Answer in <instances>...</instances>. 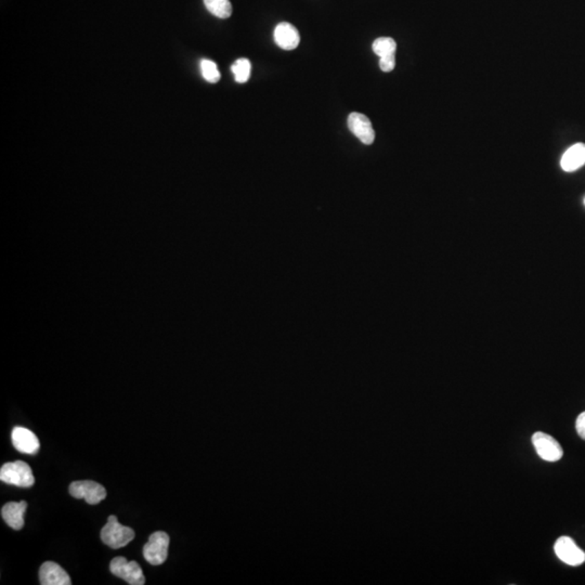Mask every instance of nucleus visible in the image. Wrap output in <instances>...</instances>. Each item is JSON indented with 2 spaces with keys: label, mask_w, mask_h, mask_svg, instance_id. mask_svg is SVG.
I'll return each instance as SVG.
<instances>
[{
  "label": "nucleus",
  "mask_w": 585,
  "mask_h": 585,
  "mask_svg": "<svg viewBox=\"0 0 585 585\" xmlns=\"http://www.w3.org/2000/svg\"><path fill=\"white\" fill-rule=\"evenodd\" d=\"M135 539V531L130 527L121 525L117 516H110L106 525L101 530V540L112 548L126 546Z\"/></svg>",
  "instance_id": "obj_1"
},
{
  "label": "nucleus",
  "mask_w": 585,
  "mask_h": 585,
  "mask_svg": "<svg viewBox=\"0 0 585 585\" xmlns=\"http://www.w3.org/2000/svg\"><path fill=\"white\" fill-rule=\"evenodd\" d=\"M0 480L5 484L22 488L32 487L35 482L30 465L22 461L3 464L0 469Z\"/></svg>",
  "instance_id": "obj_2"
},
{
  "label": "nucleus",
  "mask_w": 585,
  "mask_h": 585,
  "mask_svg": "<svg viewBox=\"0 0 585 585\" xmlns=\"http://www.w3.org/2000/svg\"><path fill=\"white\" fill-rule=\"evenodd\" d=\"M169 535L164 531H157L150 535L149 542L143 546V556L153 566L161 565L168 556Z\"/></svg>",
  "instance_id": "obj_3"
},
{
  "label": "nucleus",
  "mask_w": 585,
  "mask_h": 585,
  "mask_svg": "<svg viewBox=\"0 0 585 585\" xmlns=\"http://www.w3.org/2000/svg\"><path fill=\"white\" fill-rule=\"evenodd\" d=\"M110 571L129 584L143 585L146 583L141 567L134 560L129 562L125 557H115L110 564Z\"/></svg>",
  "instance_id": "obj_4"
},
{
  "label": "nucleus",
  "mask_w": 585,
  "mask_h": 585,
  "mask_svg": "<svg viewBox=\"0 0 585 585\" xmlns=\"http://www.w3.org/2000/svg\"><path fill=\"white\" fill-rule=\"evenodd\" d=\"M68 491L72 497L83 499L90 505L98 504L106 497V490L103 486L91 480L72 482Z\"/></svg>",
  "instance_id": "obj_5"
},
{
  "label": "nucleus",
  "mask_w": 585,
  "mask_h": 585,
  "mask_svg": "<svg viewBox=\"0 0 585 585\" xmlns=\"http://www.w3.org/2000/svg\"><path fill=\"white\" fill-rule=\"evenodd\" d=\"M533 444L541 459L546 462H557L564 457V450L555 438L545 433H535Z\"/></svg>",
  "instance_id": "obj_6"
},
{
  "label": "nucleus",
  "mask_w": 585,
  "mask_h": 585,
  "mask_svg": "<svg viewBox=\"0 0 585 585\" xmlns=\"http://www.w3.org/2000/svg\"><path fill=\"white\" fill-rule=\"evenodd\" d=\"M554 551H555L556 556L567 565L577 567V566L582 565L585 562L584 551L581 550L571 537H558L554 545Z\"/></svg>",
  "instance_id": "obj_7"
},
{
  "label": "nucleus",
  "mask_w": 585,
  "mask_h": 585,
  "mask_svg": "<svg viewBox=\"0 0 585 585\" xmlns=\"http://www.w3.org/2000/svg\"><path fill=\"white\" fill-rule=\"evenodd\" d=\"M348 127L349 130L366 146L373 143L375 140V132L371 121L364 114L351 113L348 117Z\"/></svg>",
  "instance_id": "obj_8"
},
{
  "label": "nucleus",
  "mask_w": 585,
  "mask_h": 585,
  "mask_svg": "<svg viewBox=\"0 0 585 585\" xmlns=\"http://www.w3.org/2000/svg\"><path fill=\"white\" fill-rule=\"evenodd\" d=\"M11 439L13 446L21 453L36 454L41 448L37 436L32 430L24 427H14Z\"/></svg>",
  "instance_id": "obj_9"
},
{
  "label": "nucleus",
  "mask_w": 585,
  "mask_h": 585,
  "mask_svg": "<svg viewBox=\"0 0 585 585\" xmlns=\"http://www.w3.org/2000/svg\"><path fill=\"white\" fill-rule=\"evenodd\" d=\"M39 581L41 585H70L71 578L63 568L53 562H46L39 569Z\"/></svg>",
  "instance_id": "obj_10"
},
{
  "label": "nucleus",
  "mask_w": 585,
  "mask_h": 585,
  "mask_svg": "<svg viewBox=\"0 0 585 585\" xmlns=\"http://www.w3.org/2000/svg\"><path fill=\"white\" fill-rule=\"evenodd\" d=\"M275 41L283 50H294L300 43V35L297 28L290 23L282 22L275 28Z\"/></svg>",
  "instance_id": "obj_11"
},
{
  "label": "nucleus",
  "mask_w": 585,
  "mask_h": 585,
  "mask_svg": "<svg viewBox=\"0 0 585 585\" xmlns=\"http://www.w3.org/2000/svg\"><path fill=\"white\" fill-rule=\"evenodd\" d=\"M28 508V502H9L1 508V517L9 527L20 530L24 527V514Z\"/></svg>",
  "instance_id": "obj_12"
},
{
  "label": "nucleus",
  "mask_w": 585,
  "mask_h": 585,
  "mask_svg": "<svg viewBox=\"0 0 585 585\" xmlns=\"http://www.w3.org/2000/svg\"><path fill=\"white\" fill-rule=\"evenodd\" d=\"M585 165V144L575 143L564 153L560 166L567 172H575Z\"/></svg>",
  "instance_id": "obj_13"
},
{
  "label": "nucleus",
  "mask_w": 585,
  "mask_h": 585,
  "mask_svg": "<svg viewBox=\"0 0 585 585\" xmlns=\"http://www.w3.org/2000/svg\"><path fill=\"white\" fill-rule=\"evenodd\" d=\"M205 7L212 15L219 19H228L232 14L230 0H204Z\"/></svg>",
  "instance_id": "obj_14"
},
{
  "label": "nucleus",
  "mask_w": 585,
  "mask_h": 585,
  "mask_svg": "<svg viewBox=\"0 0 585 585\" xmlns=\"http://www.w3.org/2000/svg\"><path fill=\"white\" fill-rule=\"evenodd\" d=\"M397 43L390 37L377 38L373 43V51L379 58L390 54H396Z\"/></svg>",
  "instance_id": "obj_15"
},
{
  "label": "nucleus",
  "mask_w": 585,
  "mask_h": 585,
  "mask_svg": "<svg viewBox=\"0 0 585 585\" xmlns=\"http://www.w3.org/2000/svg\"><path fill=\"white\" fill-rule=\"evenodd\" d=\"M250 68H252V66H250V60H248V59L242 58L235 61L231 70H232L237 83H246L250 79Z\"/></svg>",
  "instance_id": "obj_16"
},
{
  "label": "nucleus",
  "mask_w": 585,
  "mask_h": 585,
  "mask_svg": "<svg viewBox=\"0 0 585 585\" xmlns=\"http://www.w3.org/2000/svg\"><path fill=\"white\" fill-rule=\"evenodd\" d=\"M201 71H202L203 77L206 79L208 83H217L220 79V73L218 71L217 64L210 60L201 61Z\"/></svg>",
  "instance_id": "obj_17"
},
{
  "label": "nucleus",
  "mask_w": 585,
  "mask_h": 585,
  "mask_svg": "<svg viewBox=\"0 0 585 585\" xmlns=\"http://www.w3.org/2000/svg\"><path fill=\"white\" fill-rule=\"evenodd\" d=\"M396 54H390V56H385L379 58V68L381 71L388 72L393 71L396 66Z\"/></svg>",
  "instance_id": "obj_18"
},
{
  "label": "nucleus",
  "mask_w": 585,
  "mask_h": 585,
  "mask_svg": "<svg viewBox=\"0 0 585 585\" xmlns=\"http://www.w3.org/2000/svg\"><path fill=\"white\" fill-rule=\"evenodd\" d=\"M575 429L578 433L579 436L585 440V411L579 415L577 422H575Z\"/></svg>",
  "instance_id": "obj_19"
},
{
  "label": "nucleus",
  "mask_w": 585,
  "mask_h": 585,
  "mask_svg": "<svg viewBox=\"0 0 585 585\" xmlns=\"http://www.w3.org/2000/svg\"><path fill=\"white\" fill-rule=\"evenodd\" d=\"M584 204H585V199H584Z\"/></svg>",
  "instance_id": "obj_20"
}]
</instances>
